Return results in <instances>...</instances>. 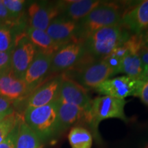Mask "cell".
<instances>
[{"mask_svg": "<svg viewBox=\"0 0 148 148\" xmlns=\"http://www.w3.org/2000/svg\"><path fill=\"white\" fill-rule=\"evenodd\" d=\"M126 103L125 99L110 96H101L91 100L89 108L85 111L84 123L90 127V132L97 143L101 141L99 125L103 120L119 119L128 122L124 111Z\"/></svg>", "mask_w": 148, "mask_h": 148, "instance_id": "1", "label": "cell"}, {"mask_svg": "<svg viewBox=\"0 0 148 148\" xmlns=\"http://www.w3.org/2000/svg\"><path fill=\"white\" fill-rule=\"evenodd\" d=\"M24 122L42 143L54 139L60 134L56 101L36 108H27L23 114Z\"/></svg>", "mask_w": 148, "mask_h": 148, "instance_id": "2", "label": "cell"}, {"mask_svg": "<svg viewBox=\"0 0 148 148\" xmlns=\"http://www.w3.org/2000/svg\"><path fill=\"white\" fill-rule=\"evenodd\" d=\"M122 24L103 27L90 34L83 42L86 53L95 60H103L130 36Z\"/></svg>", "mask_w": 148, "mask_h": 148, "instance_id": "3", "label": "cell"}, {"mask_svg": "<svg viewBox=\"0 0 148 148\" xmlns=\"http://www.w3.org/2000/svg\"><path fill=\"white\" fill-rule=\"evenodd\" d=\"M124 12L119 3L101 2L77 23V42H83L90 34L103 27L121 24Z\"/></svg>", "mask_w": 148, "mask_h": 148, "instance_id": "4", "label": "cell"}, {"mask_svg": "<svg viewBox=\"0 0 148 148\" xmlns=\"http://www.w3.org/2000/svg\"><path fill=\"white\" fill-rule=\"evenodd\" d=\"M74 81L86 89L95 88L103 81L115 75V72L103 60H95L86 53L75 66Z\"/></svg>", "mask_w": 148, "mask_h": 148, "instance_id": "5", "label": "cell"}, {"mask_svg": "<svg viewBox=\"0 0 148 148\" xmlns=\"http://www.w3.org/2000/svg\"><path fill=\"white\" fill-rule=\"evenodd\" d=\"M61 12V1H34L27 8L29 27L46 31L51 22Z\"/></svg>", "mask_w": 148, "mask_h": 148, "instance_id": "6", "label": "cell"}, {"mask_svg": "<svg viewBox=\"0 0 148 148\" xmlns=\"http://www.w3.org/2000/svg\"><path fill=\"white\" fill-rule=\"evenodd\" d=\"M38 52L25 32L20 34L11 56V70L16 77L23 79L27 69Z\"/></svg>", "mask_w": 148, "mask_h": 148, "instance_id": "7", "label": "cell"}, {"mask_svg": "<svg viewBox=\"0 0 148 148\" xmlns=\"http://www.w3.org/2000/svg\"><path fill=\"white\" fill-rule=\"evenodd\" d=\"M86 55L83 42H71L60 47L52 56L50 71L59 72L72 69Z\"/></svg>", "mask_w": 148, "mask_h": 148, "instance_id": "8", "label": "cell"}, {"mask_svg": "<svg viewBox=\"0 0 148 148\" xmlns=\"http://www.w3.org/2000/svg\"><path fill=\"white\" fill-rule=\"evenodd\" d=\"M138 79L126 75L108 79L98 85L95 89L103 96L124 99L128 96H134Z\"/></svg>", "mask_w": 148, "mask_h": 148, "instance_id": "9", "label": "cell"}, {"mask_svg": "<svg viewBox=\"0 0 148 148\" xmlns=\"http://www.w3.org/2000/svg\"><path fill=\"white\" fill-rule=\"evenodd\" d=\"M62 75L54 77L37 87L25 98V108L49 104L58 98Z\"/></svg>", "mask_w": 148, "mask_h": 148, "instance_id": "10", "label": "cell"}, {"mask_svg": "<svg viewBox=\"0 0 148 148\" xmlns=\"http://www.w3.org/2000/svg\"><path fill=\"white\" fill-rule=\"evenodd\" d=\"M58 98L61 100L78 106L85 111L88 110L91 103V99L86 88L64 75H62Z\"/></svg>", "mask_w": 148, "mask_h": 148, "instance_id": "11", "label": "cell"}, {"mask_svg": "<svg viewBox=\"0 0 148 148\" xmlns=\"http://www.w3.org/2000/svg\"><path fill=\"white\" fill-rule=\"evenodd\" d=\"M51 59L52 56L44 54L39 51L36 53L23 79L28 88L29 94L38 87L50 71Z\"/></svg>", "mask_w": 148, "mask_h": 148, "instance_id": "12", "label": "cell"}, {"mask_svg": "<svg viewBox=\"0 0 148 148\" xmlns=\"http://www.w3.org/2000/svg\"><path fill=\"white\" fill-rule=\"evenodd\" d=\"M29 94L23 79L14 76L11 69L0 75V96L16 103L25 99Z\"/></svg>", "mask_w": 148, "mask_h": 148, "instance_id": "13", "label": "cell"}, {"mask_svg": "<svg viewBox=\"0 0 148 148\" xmlns=\"http://www.w3.org/2000/svg\"><path fill=\"white\" fill-rule=\"evenodd\" d=\"M121 24L134 34H141L148 29V0L140 1L125 10Z\"/></svg>", "mask_w": 148, "mask_h": 148, "instance_id": "14", "label": "cell"}, {"mask_svg": "<svg viewBox=\"0 0 148 148\" xmlns=\"http://www.w3.org/2000/svg\"><path fill=\"white\" fill-rule=\"evenodd\" d=\"M77 23L58 16L51 22L46 32L61 47L77 42Z\"/></svg>", "mask_w": 148, "mask_h": 148, "instance_id": "15", "label": "cell"}, {"mask_svg": "<svg viewBox=\"0 0 148 148\" xmlns=\"http://www.w3.org/2000/svg\"><path fill=\"white\" fill-rule=\"evenodd\" d=\"M102 2L99 0L62 1L61 16L69 21L78 23Z\"/></svg>", "mask_w": 148, "mask_h": 148, "instance_id": "16", "label": "cell"}, {"mask_svg": "<svg viewBox=\"0 0 148 148\" xmlns=\"http://www.w3.org/2000/svg\"><path fill=\"white\" fill-rule=\"evenodd\" d=\"M58 107L59 125L61 133L71 128L77 123H84L85 110L79 107L58 99L56 100Z\"/></svg>", "mask_w": 148, "mask_h": 148, "instance_id": "17", "label": "cell"}, {"mask_svg": "<svg viewBox=\"0 0 148 148\" xmlns=\"http://www.w3.org/2000/svg\"><path fill=\"white\" fill-rule=\"evenodd\" d=\"M25 34L28 39L36 48L37 51L44 54L53 56L61 47L51 38L46 31L27 27Z\"/></svg>", "mask_w": 148, "mask_h": 148, "instance_id": "18", "label": "cell"}, {"mask_svg": "<svg viewBox=\"0 0 148 148\" xmlns=\"http://www.w3.org/2000/svg\"><path fill=\"white\" fill-rule=\"evenodd\" d=\"M144 65L138 54H129L122 59L119 67L116 70V74L123 73L126 76L133 79H141L143 75Z\"/></svg>", "mask_w": 148, "mask_h": 148, "instance_id": "19", "label": "cell"}, {"mask_svg": "<svg viewBox=\"0 0 148 148\" xmlns=\"http://www.w3.org/2000/svg\"><path fill=\"white\" fill-rule=\"evenodd\" d=\"M25 31L23 27L0 23V51H12L18 36Z\"/></svg>", "mask_w": 148, "mask_h": 148, "instance_id": "20", "label": "cell"}, {"mask_svg": "<svg viewBox=\"0 0 148 148\" xmlns=\"http://www.w3.org/2000/svg\"><path fill=\"white\" fill-rule=\"evenodd\" d=\"M42 141L25 123L23 116L18 127L15 148H40Z\"/></svg>", "mask_w": 148, "mask_h": 148, "instance_id": "21", "label": "cell"}, {"mask_svg": "<svg viewBox=\"0 0 148 148\" xmlns=\"http://www.w3.org/2000/svg\"><path fill=\"white\" fill-rule=\"evenodd\" d=\"M68 140L71 148H91L93 138L90 131L86 127L75 125L70 129Z\"/></svg>", "mask_w": 148, "mask_h": 148, "instance_id": "22", "label": "cell"}, {"mask_svg": "<svg viewBox=\"0 0 148 148\" xmlns=\"http://www.w3.org/2000/svg\"><path fill=\"white\" fill-rule=\"evenodd\" d=\"M22 118V114L14 111L0 121V143H2Z\"/></svg>", "mask_w": 148, "mask_h": 148, "instance_id": "23", "label": "cell"}, {"mask_svg": "<svg viewBox=\"0 0 148 148\" xmlns=\"http://www.w3.org/2000/svg\"><path fill=\"white\" fill-rule=\"evenodd\" d=\"M3 2L14 21L18 23H26V19L24 17V10L27 1L23 0H3Z\"/></svg>", "mask_w": 148, "mask_h": 148, "instance_id": "24", "label": "cell"}, {"mask_svg": "<svg viewBox=\"0 0 148 148\" xmlns=\"http://www.w3.org/2000/svg\"><path fill=\"white\" fill-rule=\"evenodd\" d=\"M0 23L13 26L26 27V23H18L12 18L8 9L5 6L3 0H0Z\"/></svg>", "mask_w": 148, "mask_h": 148, "instance_id": "25", "label": "cell"}, {"mask_svg": "<svg viewBox=\"0 0 148 148\" xmlns=\"http://www.w3.org/2000/svg\"><path fill=\"white\" fill-rule=\"evenodd\" d=\"M134 96L139 97L142 102L148 106V79H138Z\"/></svg>", "mask_w": 148, "mask_h": 148, "instance_id": "26", "label": "cell"}, {"mask_svg": "<svg viewBox=\"0 0 148 148\" xmlns=\"http://www.w3.org/2000/svg\"><path fill=\"white\" fill-rule=\"evenodd\" d=\"M12 51H0V75L11 69V56Z\"/></svg>", "mask_w": 148, "mask_h": 148, "instance_id": "27", "label": "cell"}, {"mask_svg": "<svg viewBox=\"0 0 148 148\" xmlns=\"http://www.w3.org/2000/svg\"><path fill=\"white\" fill-rule=\"evenodd\" d=\"M18 123H19V122H18ZM18 123L16 125L15 127L11 131V132L8 134V136L5 138L2 143H0V148H15Z\"/></svg>", "mask_w": 148, "mask_h": 148, "instance_id": "28", "label": "cell"}, {"mask_svg": "<svg viewBox=\"0 0 148 148\" xmlns=\"http://www.w3.org/2000/svg\"><path fill=\"white\" fill-rule=\"evenodd\" d=\"M13 103L6 99V98L0 96V113L10 114L14 112V108L12 107Z\"/></svg>", "mask_w": 148, "mask_h": 148, "instance_id": "29", "label": "cell"}, {"mask_svg": "<svg viewBox=\"0 0 148 148\" xmlns=\"http://www.w3.org/2000/svg\"><path fill=\"white\" fill-rule=\"evenodd\" d=\"M138 56L144 65H148V49L143 47L140 51Z\"/></svg>", "mask_w": 148, "mask_h": 148, "instance_id": "30", "label": "cell"}, {"mask_svg": "<svg viewBox=\"0 0 148 148\" xmlns=\"http://www.w3.org/2000/svg\"><path fill=\"white\" fill-rule=\"evenodd\" d=\"M143 47L148 49V30L143 32Z\"/></svg>", "mask_w": 148, "mask_h": 148, "instance_id": "31", "label": "cell"}, {"mask_svg": "<svg viewBox=\"0 0 148 148\" xmlns=\"http://www.w3.org/2000/svg\"><path fill=\"white\" fill-rule=\"evenodd\" d=\"M141 79H148V65H145Z\"/></svg>", "mask_w": 148, "mask_h": 148, "instance_id": "32", "label": "cell"}, {"mask_svg": "<svg viewBox=\"0 0 148 148\" xmlns=\"http://www.w3.org/2000/svg\"><path fill=\"white\" fill-rule=\"evenodd\" d=\"M8 114H7V113H0V121L2 120L3 118L5 117V116H7Z\"/></svg>", "mask_w": 148, "mask_h": 148, "instance_id": "33", "label": "cell"}, {"mask_svg": "<svg viewBox=\"0 0 148 148\" xmlns=\"http://www.w3.org/2000/svg\"><path fill=\"white\" fill-rule=\"evenodd\" d=\"M143 148H148V142H147V143L145 144V146H144V147H143Z\"/></svg>", "mask_w": 148, "mask_h": 148, "instance_id": "34", "label": "cell"}]
</instances>
